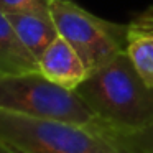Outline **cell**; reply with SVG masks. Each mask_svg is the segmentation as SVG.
Segmentation results:
<instances>
[{
  "label": "cell",
  "instance_id": "4",
  "mask_svg": "<svg viewBox=\"0 0 153 153\" xmlns=\"http://www.w3.org/2000/svg\"><path fill=\"white\" fill-rule=\"evenodd\" d=\"M50 12L59 36L76 50L89 74L125 51L127 25L96 17L73 0H51Z\"/></svg>",
  "mask_w": 153,
  "mask_h": 153
},
{
  "label": "cell",
  "instance_id": "10",
  "mask_svg": "<svg viewBox=\"0 0 153 153\" xmlns=\"http://www.w3.org/2000/svg\"><path fill=\"white\" fill-rule=\"evenodd\" d=\"M51 0H0V10L4 13L15 10H22V8L35 7V5H50Z\"/></svg>",
  "mask_w": 153,
  "mask_h": 153
},
{
  "label": "cell",
  "instance_id": "9",
  "mask_svg": "<svg viewBox=\"0 0 153 153\" xmlns=\"http://www.w3.org/2000/svg\"><path fill=\"white\" fill-rule=\"evenodd\" d=\"M104 132L110 135L120 145L135 153H153V125L142 130H119L107 123H100Z\"/></svg>",
  "mask_w": 153,
  "mask_h": 153
},
{
  "label": "cell",
  "instance_id": "11",
  "mask_svg": "<svg viewBox=\"0 0 153 153\" xmlns=\"http://www.w3.org/2000/svg\"><path fill=\"white\" fill-rule=\"evenodd\" d=\"M0 153H15L13 150H10L8 146H5L4 143H0Z\"/></svg>",
  "mask_w": 153,
  "mask_h": 153
},
{
  "label": "cell",
  "instance_id": "5",
  "mask_svg": "<svg viewBox=\"0 0 153 153\" xmlns=\"http://www.w3.org/2000/svg\"><path fill=\"white\" fill-rule=\"evenodd\" d=\"M38 69L48 81L68 91H76L89 76L79 54L63 36H58L38 58Z\"/></svg>",
  "mask_w": 153,
  "mask_h": 153
},
{
  "label": "cell",
  "instance_id": "2",
  "mask_svg": "<svg viewBox=\"0 0 153 153\" xmlns=\"http://www.w3.org/2000/svg\"><path fill=\"white\" fill-rule=\"evenodd\" d=\"M100 123L81 125L0 110V143L15 153H135L107 135Z\"/></svg>",
  "mask_w": 153,
  "mask_h": 153
},
{
  "label": "cell",
  "instance_id": "1",
  "mask_svg": "<svg viewBox=\"0 0 153 153\" xmlns=\"http://www.w3.org/2000/svg\"><path fill=\"white\" fill-rule=\"evenodd\" d=\"M74 92L114 128L142 130L153 125V87L143 81L127 51L91 73Z\"/></svg>",
  "mask_w": 153,
  "mask_h": 153
},
{
  "label": "cell",
  "instance_id": "8",
  "mask_svg": "<svg viewBox=\"0 0 153 153\" xmlns=\"http://www.w3.org/2000/svg\"><path fill=\"white\" fill-rule=\"evenodd\" d=\"M38 69V59L25 48L15 33L8 17L0 10V74L31 73Z\"/></svg>",
  "mask_w": 153,
  "mask_h": 153
},
{
  "label": "cell",
  "instance_id": "6",
  "mask_svg": "<svg viewBox=\"0 0 153 153\" xmlns=\"http://www.w3.org/2000/svg\"><path fill=\"white\" fill-rule=\"evenodd\" d=\"M13 27L15 33L35 58H40L43 51L59 36L50 5H35L22 10L5 13Z\"/></svg>",
  "mask_w": 153,
  "mask_h": 153
},
{
  "label": "cell",
  "instance_id": "3",
  "mask_svg": "<svg viewBox=\"0 0 153 153\" xmlns=\"http://www.w3.org/2000/svg\"><path fill=\"white\" fill-rule=\"evenodd\" d=\"M0 110L81 125L102 122L74 91L53 84L40 71L0 74Z\"/></svg>",
  "mask_w": 153,
  "mask_h": 153
},
{
  "label": "cell",
  "instance_id": "7",
  "mask_svg": "<svg viewBox=\"0 0 153 153\" xmlns=\"http://www.w3.org/2000/svg\"><path fill=\"white\" fill-rule=\"evenodd\" d=\"M127 54L148 86L153 87V7L127 25Z\"/></svg>",
  "mask_w": 153,
  "mask_h": 153
}]
</instances>
